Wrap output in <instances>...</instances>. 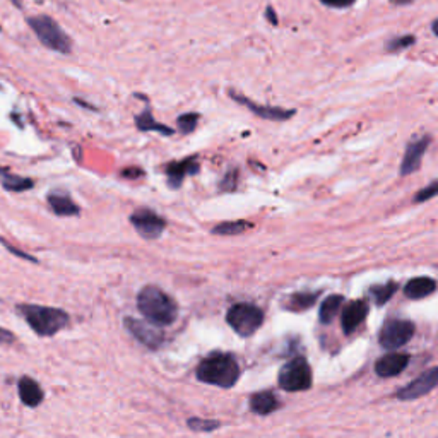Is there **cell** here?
Listing matches in <instances>:
<instances>
[{"label":"cell","mask_w":438,"mask_h":438,"mask_svg":"<svg viewBox=\"0 0 438 438\" xmlns=\"http://www.w3.org/2000/svg\"><path fill=\"white\" fill-rule=\"evenodd\" d=\"M137 308L151 324L158 327L171 325L178 317V305L158 286H144L137 294Z\"/></svg>","instance_id":"6da1fadb"},{"label":"cell","mask_w":438,"mask_h":438,"mask_svg":"<svg viewBox=\"0 0 438 438\" xmlns=\"http://www.w3.org/2000/svg\"><path fill=\"white\" fill-rule=\"evenodd\" d=\"M17 314L26 321L39 337H52L69 325L70 317L66 310L45 305H17Z\"/></svg>","instance_id":"7a4b0ae2"},{"label":"cell","mask_w":438,"mask_h":438,"mask_svg":"<svg viewBox=\"0 0 438 438\" xmlns=\"http://www.w3.org/2000/svg\"><path fill=\"white\" fill-rule=\"evenodd\" d=\"M240 366L236 360L229 354H211L197 368V379L209 385L229 389L238 382Z\"/></svg>","instance_id":"3957f363"},{"label":"cell","mask_w":438,"mask_h":438,"mask_svg":"<svg viewBox=\"0 0 438 438\" xmlns=\"http://www.w3.org/2000/svg\"><path fill=\"white\" fill-rule=\"evenodd\" d=\"M26 23L43 46L53 50V52L64 53V55H69L73 52V39L55 19L39 14V16L28 17Z\"/></svg>","instance_id":"277c9868"},{"label":"cell","mask_w":438,"mask_h":438,"mask_svg":"<svg viewBox=\"0 0 438 438\" xmlns=\"http://www.w3.org/2000/svg\"><path fill=\"white\" fill-rule=\"evenodd\" d=\"M226 321H228L229 327L235 330L238 336L249 337L254 332H257V329L262 325L264 314H262L260 308L256 307V305L238 303L229 308Z\"/></svg>","instance_id":"5b68a950"},{"label":"cell","mask_w":438,"mask_h":438,"mask_svg":"<svg viewBox=\"0 0 438 438\" xmlns=\"http://www.w3.org/2000/svg\"><path fill=\"white\" fill-rule=\"evenodd\" d=\"M279 385L288 392H301L312 387V368L301 356L293 358L279 370Z\"/></svg>","instance_id":"8992f818"},{"label":"cell","mask_w":438,"mask_h":438,"mask_svg":"<svg viewBox=\"0 0 438 438\" xmlns=\"http://www.w3.org/2000/svg\"><path fill=\"white\" fill-rule=\"evenodd\" d=\"M415 336V324L409 321H387L380 330V344L385 350H397Z\"/></svg>","instance_id":"52a82bcc"},{"label":"cell","mask_w":438,"mask_h":438,"mask_svg":"<svg viewBox=\"0 0 438 438\" xmlns=\"http://www.w3.org/2000/svg\"><path fill=\"white\" fill-rule=\"evenodd\" d=\"M131 222L135 231L146 240L160 238L166 226V221L151 209H137L135 213H132Z\"/></svg>","instance_id":"ba28073f"},{"label":"cell","mask_w":438,"mask_h":438,"mask_svg":"<svg viewBox=\"0 0 438 438\" xmlns=\"http://www.w3.org/2000/svg\"><path fill=\"white\" fill-rule=\"evenodd\" d=\"M124 327L135 337L141 344H144L149 350H158L164 343V334L158 329V325L151 322L137 321L134 317L124 318Z\"/></svg>","instance_id":"9c48e42d"},{"label":"cell","mask_w":438,"mask_h":438,"mask_svg":"<svg viewBox=\"0 0 438 438\" xmlns=\"http://www.w3.org/2000/svg\"><path fill=\"white\" fill-rule=\"evenodd\" d=\"M229 96L231 99H235L236 103L240 105L247 106L254 115L257 117L264 118V120H271V122H286L289 118L296 115V110L293 108H281V106H269V105H258V103L252 102L249 99L247 96H243L242 93H236V91H229Z\"/></svg>","instance_id":"30bf717a"},{"label":"cell","mask_w":438,"mask_h":438,"mask_svg":"<svg viewBox=\"0 0 438 438\" xmlns=\"http://www.w3.org/2000/svg\"><path fill=\"white\" fill-rule=\"evenodd\" d=\"M435 387H438V366H435V368L432 370H426V372L421 373L418 379L412 380V382L408 383L406 387H402L399 392H397V399L401 401L419 399V397L432 392Z\"/></svg>","instance_id":"8fae6325"},{"label":"cell","mask_w":438,"mask_h":438,"mask_svg":"<svg viewBox=\"0 0 438 438\" xmlns=\"http://www.w3.org/2000/svg\"><path fill=\"white\" fill-rule=\"evenodd\" d=\"M430 141H432V139H430L428 135H423V137H416L409 142L408 147H406L404 158H402L399 173L402 177L415 173V171L421 166L423 156H425L426 149H428Z\"/></svg>","instance_id":"7c38bea8"},{"label":"cell","mask_w":438,"mask_h":438,"mask_svg":"<svg viewBox=\"0 0 438 438\" xmlns=\"http://www.w3.org/2000/svg\"><path fill=\"white\" fill-rule=\"evenodd\" d=\"M199 163H197L196 158H185L182 161H173V163L166 164L164 171H166V177H168V185L171 189H178L182 185L183 178L187 175H196L199 173Z\"/></svg>","instance_id":"4fadbf2b"},{"label":"cell","mask_w":438,"mask_h":438,"mask_svg":"<svg viewBox=\"0 0 438 438\" xmlns=\"http://www.w3.org/2000/svg\"><path fill=\"white\" fill-rule=\"evenodd\" d=\"M46 202H48L50 209L55 216L60 218H69V216H79L81 214V207L74 202L73 197L66 192H60V190H53L46 197Z\"/></svg>","instance_id":"5bb4252c"},{"label":"cell","mask_w":438,"mask_h":438,"mask_svg":"<svg viewBox=\"0 0 438 438\" xmlns=\"http://www.w3.org/2000/svg\"><path fill=\"white\" fill-rule=\"evenodd\" d=\"M409 363V354L406 353H389L380 358L375 365L377 375L382 379H390V377L399 375Z\"/></svg>","instance_id":"9a60e30c"},{"label":"cell","mask_w":438,"mask_h":438,"mask_svg":"<svg viewBox=\"0 0 438 438\" xmlns=\"http://www.w3.org/2000/svg\"><path fill=\"white\" fill-rule=\"evenodd\" d=\"M366 315H368V305H366V301L363 300L351 301V303L343 310V317H341L344 332L346 334L354 332V330L360 327L361 322L365 321Z\"/></svg>","instance_id":"2e32d148"},{"label":"cell","mask_w":438,"mask_h":438,"mask_svg":"<svg viewBox=\"0 0 438 438\" xmlns=\"http://www.w3.org/2000/svg\"><path fill=\"white\" fill-rule=\"evenodd\" d=\"M17 390H19V399L26 408H38L45 399V394H43L41 385L31 377L24 375L19 379L17 383Z\"/></svg>","instance_id":"e0dca14e"},{"label":"cell","mask_w":438,"mask_h":438,"mask_svg":"<svg viewBox=\"0 0 438 438\" xmlns=\"http://www.w3.org/2000/svg\"><path fill=\"white\" fill-rule=\"evenodd\" d=\"M435 289L437 283L432 278H415L404 286L406 296L411 298V300H421V298H426L428 294H432Z\"/></svg>","instance_id":"ac0fdd59"},{"label":"cell","mask_w":438,"mask_h":438,"mask_svg":"<svg viewBox=\"0 0 438 438\" xmlns=\"http://www.w3.org/2000/svg\"><path fill=\"white\" fill-rule=\"evenodd\" d=\"M135 127L142 132H160V134L163 135H173L175 132L173 128H170L168 125L158 122L156 118L153 117L151 108H146L142 113H139L137 117H135Z\"/></svg>","instance_id":"d6986e66"},{"label":"cell","mask_w":438,"mask_h":438,"mask_svg":"<svg viewBox=\"0 0 438 438\" xmlns=\"http://www.w3.org/2000/svg\"><path fill=\"white\" fill-rule=\"evenodd\" d=\"M0 183L7 192H24V190H30L35 187V182L31 178L10 173L6 168H0Z\"/></svg>","instance_id":"ffe728a7"},{"label":"cell","mask_w":438,"mask_h":438,"mask_svg":"<svg viewBox=\"0 0 438 438\" xmlns=\"http://www.w3.org/2000/svg\"><path fill=\"white\" fill-rule=\"evenodd\" d=\"M278 408V397L272 392H269V390H264V392H258L256 396L250 397V409H252L254 412H257V415H271V412H274Z\"/></svg>","instance_id":"44dd1931"},{"label":"cell","mask_w":438,"mask_h":438,"mask_svg":"<svg viewBox=\"0 0 438 438\" xmlns=\"http://www.w3.org/2000/svg\"><path fill=\"white\" fill-rule=\"evenodd\" d=\"M343 303L344 298L341 294H330V296L325 298L321 305V314H318L322 324H330L334 317L339 314L341 308H343Z\"/></svg>","instance_id":"7402d4cb"},{"label":"cell","mask_w":438,"mask_h":438,"mask_svg":"<svg viewBox=\"0 0 438 438\" xmlns=\"http://www.w3.org/2000/svg\"><path fill=\"white\" fill-rule=\"evenodd\" d=\"M252 228V225H250L249 221H226V222H221V225H218L216 228L213 229L214 235H240V233L247 231V229Z\"/></svg>","instance_id":"603a6c76"},{"label":"cell","mask_w":438,"mask_h":438,"mask_svg":"<svg viewBox=\"0 0 438 438\" xmlns=\"http://www.w3.org/2000/svg\"><path fill=\"white\" fill-rule=\"evenodd\" d=\"M415 43H416V38L412 37V35H402V37L389 39L385 45V50L390 53H397V52H402V50L409 48V46H412Z\"/></svg>","instance_id":"cb8c5ba5"},{"label":"cell","mask_w":438,"mask_h":438,"mask_svg":"<svg viewBox=\"0 0 438 438\" xmlns=\"http://www.w3.org/2000/svg\"><path fill=\"white\" fill-rule=\"evenodd\" d=\"M199 118H200V115L199 113H193V111H190V113L180 115V117H178V120H177L178 131H180L182 134H190V132L196 131L197 124H199Z\"/></svg>","instance_id":"d4e9b609"},{"label":"cell","mask_w":438,"mask_h":438,"mask_svg":"<svg viewBox=\"0 0 438 438\" xmlns=\"http://www.w3.org/2000/svg\"><path fill=\"white\" fill-rule=\"evenodd\" d=\"M396 289H397L396 283H387V285L377 286V288H373L372 294H373V298H375L377 303L383 305L385 301H389L390 298H392V294L396 293Z\"/></svg>","instance_id":"484cf974"},{"label":"cell","mask_w":438,"mask_h":438,"mask_svg":"<svg viewBox=\"0 0 438 438\" xmlns=\"http://www.w3.org/2000/svg\"><path fill=\"white\" fill-rule=\"evenodd\" d=\"M317 300V294H293L292 301H289V308L292 310H305V308L312 307Z\"/></svg>","instance_id":"4316f807"},{"label":"cell","mask_w":438,"mask_h":438,"mask_svg":"<svg viewBox=\"0 0 438 438\" xmlns=\"http://www.w3.org/2000/svg\"><path fill=\"white\" fill-rule=\"evenodd\" d=\"M189 428L193 430V432H213L219 426L218 421H213V419H202V418H192L189 419Z\"/></svg>","instance_id":"83f0119b"},{"label":"cell","mask_w":438,"mask_h":438,"mask_svg":"<svg viewBox=\"0 0 438 438\" xmlns=\"http://www.w3.org/2000/svg\"><path fill=\"white\" fill-rule=\"evenodd\" d=\"M438 196V180L432 182L430 185H426L425 189L419 190L415 196V202H426V200L433 199V197Z\"/></svg>","instance_id":"f1b7e54d"},{"label":"cell","mask_w":438,"mask_h":438,"mask_svg":"<svg viewBox=\"0 0 438 438\" xmlns=\"http://www.w3.org/2000/svg\"><path fill=\"white\" fill-rule=\"evenodd\" d=\"M236 178H238V173H236V170L229 171V173L226 175L225 178H222V182H221V190H235V187H236Z\"/></svg>","instance_id":"f546056e"},{"label":"cell","mask_w":438,"mask_h":438,"mask_svg":"<svg viewBox=\"0 0 438 438\" xmlns=\"http://www.w3.org/2000/svg\"><path fill=\"white\" fill-rule=\"evenodd\" d=\"M321 2L329 7H336V9H346V7L353 6L356 0H321Z\"/></svg>","instance_id":"4dcf8cb0"},{"label":"cell","mask_w":438,"mask_h":438,"mask_svg":"<svg viewBox=\"0 0 438 438\" xmlns=\"http://www.w3.org/2000/svg\"><path fill=\"white\" fill-rule=\"evenodd\" d=\"M0 242H2V245H3V247H6V249H7V250H9V252H12V254H14V256H17V257L24 258V260L38 262V260H37V258H35V257H31V256H30V254H24V252H21V250H17V249H14V247H10V245H9V243H7V242H6V240H3V238H0Z\"/></svg>","instance_id":"1f68e13d"},{"label":"cell","mask_w":438,"mask_h":438,"mask_svg":"<svg viewBox=\"0 0 438 438\" xmlns=\"http://www.w3.org/2000/svg\"><path fill=\"white\" fill-rule=\"evenodd\" d=\"M14 341H16V336L10 330L0 327V346H9Z\"/></svg>","instance_id":"d6a6232c"},{"label":"cell","mask_w":438,"mask_h":438,"mask_svg":"<svg viewBox=\"0 0 438 438\" xmlns=\"http://www.w3.org/2000/svg\"><path fill=\"white\" fill-rule=\"evenodd\" d=\"M144 175V171L139 170V168H127V170L122 171V177L125 178H137V177H142Z\"/></svg>","instance_id":"836d02e7"},{"label":"cell","mask_w":438,"mask_h":438,"mask_svg":"<svg viewBox=\"0 0 438 438\" xmlns=\"http://www.w3.org/2000/svg\"><path fill=\"white\" fill-rule=\"evenodd\" d=\"M265 17H267L269 23H271L272 26H276V24H278V16H276V12L272 7H267V9H265Z\"/></svg>","instance_id":"e575fe53"},{"label":"cell","mask_w":438,"mask_h":438,"mask_svg":"<svg viewBox=\"0 0 438 438\" xmlns=\"http://www.w3.org/2000/svg\"><path fill=\"white\" fill-rule=\"evenodd\" d=\"M74 102H75V103H77V105H79V106H86V108H89V110L96 111V108H95V106H93V105H88V103H86V102H81V99H77V98H75V99H74Z\"/></svg>","instance_id":"d590c367"},{"label":"cell","mask_w":438,"mask_h":438,"mask_svg":"<svg viewBox=\"0 0 438 438\" xmlns=\"http://www.w3.org/2000/svg\"><path fill=\"white\" fill-rule=\"evenodd\" d=\"M390 3H394V6H402V3H412V0H390Z\"/></svg>","instance_id":"8d00e7d4"},{"label":"cell","mask_w":438,"mask_h":438,"mask_svg":"<svg viewBox=\"0 0 438 438\" xmlns=\"http://www.w3.org/2000/svg\"><path fill=\"white\" fill-rule=\"evenodd\" d=\"M432 31L438 37V19H435V21H433V23H432Z\"/></svg>","instance_id":"74e56055"},{"label":"cell","mask_w":438,"mask_h":438,"mask_svg":"<svg viewBox=\"0 0 438 438\" xmlns=\"http://www.w3.org/2000/svg\"><path fill=\"white\" fill-rule=\"evenodd\" d=\"M10 2H12V3H16V6H17V7H19V6H21V3H19V0H10Z\"/></svg>","instance_id":"f35d334b"},{"label":"cell","mask_w":438,"mask_h":438,"mask_svg":"<svg viewBox=\"0 0 438 438\" xmlns=\"http://www.w3.org/2000/svg\"><path fill=\"white\" fill-rule=\"evenodd\" d=\"M0 30H2V28H0Z\"/></svg>","instance_id":"ab89813d"}]
</instances>
